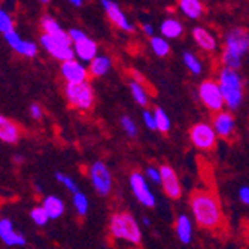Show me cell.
Segmentation results:
<instances>
[{"label":"cell","mask_w":249,"mask_h":249,"mask_svg":"<svg viewBox=\"0 0 249 249\" xmlns=\"http://www.w3.org/2000/svg\"><path fill=\"white\" fill-rule=\"evenodd\" d=\"M190 208L196 224L203 230H215L224 221L218 198L209 191H196L190 198Z\"/></svg>","instance_id":"6da1fadb"},{"label":"cell","mask_w":249,"mask_h":249,"mask_svg":"<svg viewBox=\"0 0 249 249\" xmlns=\"http://www.w3.org/2000/svg\"><path fill=\"white\" fill-rule=\"evenodd\" d=\"M224 51H222V63L224 67L229 69H240L242 58L246 53H249V32L243 27L231 29L224 39Z\"/></svg>","instance_id":"7a4b0ae2"},{"label":"cell","mask_w":249,"mask_h":249,"mask_svg":"<svg viewBox=\"0 0 249 249\" xmlns=\"http://www.w3.org/2000/svg\"><path fill=\"white\" fill-rule=\"evenodd\" d=\"M109 233L110 236L131 245L142 243V231L139 222L128 212H117L109 219Z\"/></svg>","instance_id":"3957f363"},{"label":"cell","mask_w":249,"mask_h":249,"mask_svg":"<svg viewBox=\"0 0 249 249\" xmlns=\"http://www.w3.org/2000/svg\"><path fill=\"white\" fill-rule=\"evenodd\" d=\"M218 84L224 96L225 106L230 110H236L243 102V82L237 71L222 67L218 73Z\"/></svg>","instance_id":"277c9868"},{"label":"cell","mask_w":249,"mask_h":249,"mask_svg":"<svg viewBox=\"0 0 249 249\" xmlns=\"http://www.w3.org/2000/svg\"><path fill=\"white\" fill-rule=\"evenodd\" d=\"M64 96L73 109L88 110L94 105V91L93 87L88 81L78 84H66L64 85Z\"/></svg>","instance_id":"5b68a950"},{"label":"cell","mask_w":249,"mask_h":249,"mask_svg":"<svg viewBox=\"0 0 249 249\" xmlns=\"http://www.w3.org/2000/svg\"><path fill=\"white\" fill-rule=\"evenodd\" d=\"M198 97L201 103L205 105L211 112H222V107L225 105L224 96L221 93V88L218 81L215 79H205L198 85Z\"/></svg>","instance_id":"8992f818"},{"label":"cell","mask_w":249,"mask_h":249,"mask_svg":"<svg viewBox=\"0 0 249 249\" xmlns=\"http://www.w3.org/2000/svg\"><path fill=\"white\" fill-rule=\"evenodd\" d=\"M216 131L208 123H197L190 130L191 143L201 151H211L216 145Z\"/></svg>","instance_id":"52a82bcc"},{"label":"cell","mask_w":249,"mask_h":249,"mask_svg":"<svg viewBox=\"0 0 249 249\" xmlns=\"http://www.w3.org/2000/svg\"><path fill=\"white\" fill-rule=\"evenodd\" d=\"M88 176L91 185L99 196H107L112 190V175L109 167L103 161H96L89 166Z\"/></svg>","instance_id":"ba28073f"},{"label":"cell","mask_w":249,"mask_h":249,"mask_svg":"<svg viewBox=\"0 0 249 249\" xmlns=\"http://www.w3.org/2000/svg\"><path fill=\"white\" fill-rule=\"evenodd\" d=\"M40 45L53 58H55L61 63L75 60V51H73L72 43H69V42H63V40L54 39L48 35H42Z\"/></svg>","instance_id":"9c48e42d"},{"label":"cell","mask_w":249,"mask_h":249,"mask_svg":"<svg viewBox=\"0 0 249 249\" xmlns=\"http://www.w3.org/2000/svg\"><path fill=\"white\" fill-rule=\"evenodd\" d=\"M128 185L131 188L133 196L136 197L141 205H143L145 208H154L155 206V196L154 193L149 190V185L146 182L145 176L141 172H133L130 175L128 179Z\"/></svg>","instance_id":"30bf717a"},{"label":"cell","mask_w":249,"mask_h":249,"mask_svg":"<svg viewBox=\"0 0 249 249\" xmlns=\"http://www.w3.org/2000/svg\"><path fill=\"white\" fill-rule=\"evenodd\" d=\"M160 172H161V187L166 196L173 200L180 198V196H182V185H180V180L175 169L169 164H161Z\"/></svg>","instance_id":"8fae6325"},{"label":"cell","mask_w":249,"mask_h":249,"mask_svg":"<svg viewBox=\"0 0 249 249\" xmlns=\"http://www.w3.org/2000/svg\"><path fill=\"white\" fill-rule=\"evenodd\" d=\"M61 76L66 79V84H78V82H87L89 73L88 67H85L78 60H71L61 63Z\"/></svg>","instance_id":"7c38bea8"},{"label":"cell","mask_w":249,"mask_h":249,"mask_svg":"<svg viewBox=\"0 0 249 249\" xmlns=\"http://www.w3.org/2000/svg\"><path fill=\"white\" fill-rule=\"evenodd\" d=\"M102 6L107 15V18L110 19V22L114 26H117L118 29L124 30V32H134V26L128 21V18L125 17V14L121 11L120 5L115 2H110V0H103Z\"/></svg>","instance_id":"4fadbf2b"},{"label":"cell","mask_w":249,"mask_h":249,"mask_svg":"<svg viewBox=\"0 0 249 249\" xmlns=\"http://www.w3.org/2000/svg\"><path fill=\"white\" fill-rule=\"evenodd\" d=\"M5 36V40L9 47L19 55H24L27 58H33L36 54H37V45L35 42H30V40H26L22 39L17 32H12V33H8V35H3Z\"/></svg>","instance_id":"5bb4252c"},{"label":"cell","mask_w":249,"mask_h":249,"mask_svg":"<svg viewBox=\"0 0 249 249\" xmlns=\"http://www.w3.org/2000/svg\"><path fill=\"white\" fill-rule=\"evenodd\" d=\"M0 239L6 246H24L27 243L26 236L14 229V224L8 218L0 219Z\"/></svg>","instance_id":"9a60e30c"},{"label":"cell","mask_w":249,"mask_h":249,"mask_svg":"<svg viewBox=\"0 0 249 249\" xmlns=\"http://www.w3.org/2000/svg\"><path fill=\"white\" fill-rule=\"evenodd\" d=\"M212 127H213V130L216 131L218 136H221V138H224V139H227L234 131L236 120H234L231 112L222 110V112H218V114L213 117Z\"/></svg>","instance_id":"2e32d148"},{"label":"cell","mask_w":249,"mask_h":249,"mask_svg":"<svg viewBox=\"0 0 249 249\" xmlns=\"http://www.w3.org/2000/svg\"><path fill=\"white\" fill-rule=\"evenodd\" d=\"M40 26H42V30H43V35H48L54 39H58V40H63V42H69L72 43V39L69 36V32H66L55 18L50 17V15H43L42 19H40Z\"/></svg>","instance_id":"e0dca14e"},{"label":"cell","mask_w":249,"mask_h":249,"mask_svg":"<svg viewBox=\"0 0 249 249\" xmlns=\"http://www.w3.org/2000/svg\"><path fill=\"white\" fill-rule=\"evenodd\" d=\"M73 51H75V57H78L81 61H88V63H91L99 55L97 43L89 37H85L73 43Z\"/></svg>","instance_id":"ac0fdd59"},{"label":"cell","mask_w":249,"mask_h":249,"mask_svg":"<svg viewBox=\"0 0 249 249\" xmlns=\"http://www.w3.org/2000/svg\"><path fill=\"white\" fill-rule=\"evenodd\" d=\"M193 39L194 42L198 45V47L203 50V51H208V53H212L216 50L218 47V42L215 39V36L205 27H194L193 32Z\"/></svg>","instance_id":"d6986e66"},{"label":"cell","mask_w":249,"mask_h":249,"mask_svg":"<svg viewBox=\"0 0 249 249\" xmlns=\"http://www.w3.org/2000/svg\"><path fill=\"white\" fill-rule=\"evenodd\" d=\"M21 130L17 123L8 120L6 117H0V139L5 143H17L19 141Z\"/></svg>","instance_id":"ffe728a7"},{"label":"cell","mask_w":249,"mask_h":249,"mask_svg":"<svg viewBox=\"0 0 249 249\" xmlns=\"http://www.w3.org/2000/svg\"><path fill=\"white\" fill-rule=\"evenodd\" d=\"M175 233L180 243L188 245L193 240V222L188 215L180 213L175 221Z\"/></svg>","instance_id":"44dd1931"},{"label":"cell","mask_w":249,"mask_h":249,"mask_svg":"<svg viewBox=\"0 0 249 249\" xmlns=\"http://www.w3.org/2000/svg\"><path fill=\"white\" fill-rule=\"evenodd\" d=\"M42 206L47 211L50 219H57L64 213V201L57 196H47L42 200Z\"/></svg>","instance_id":"7402d4cb"},{"label":"cell","mask_w":249,"mask_h":249,"mask_svg":"<svg viewBox=\"0 0 249 249\" xmlns=\"http://www.w3.org/2000/svg\"><path fill=\"white\" fill-rule=\"evenodd\" d=\"M160 33L164 39H176L184 33V26L176 18H166L160 26Z\"/></svg>","instance_id":"603a6c76"},{"label":"cell","mask_w":249,"mask_h":249,"mask_svg":"<svg viewBox=\"0 0 249 249\" xmlns=\"http://www.w3.org/2000/svg\"><path fill=\"white\" fill-rule=\"evenodd\" d=\"M112 67V61L107 55H97L88 66V73L94 76V78H100L105 76Z\"/></svg>","instance_id":"cb8c5ba5"},{"label":"cell","mask_w":249,"mask_h":249,"mask_svg":"<svg viewBox=\"0 0 249 249\" xmlns=\"http://www.w3.org/2000/svg\"><path fill=\"white\" fill-rule=\"evenodd\" d=\"M178 6L180 12L190 19H198L203 15V3L198 0H180Z\"/></svg>","instance_id":"d4e9b609"},{"label":"cell","mask_w":249,"mask_h":249,"mask_svg":"<svg viewBox=\"0 0 249 249\" xmlns=\"http://www.w3.org/2000/svg\"><path fill=\"white\" fill-rule=\"evenodd\" d=\"M149 47L152 53L158 57H167L170 53V45L163 36H154L149 40Z\"/></svg>","instance_id":"484cf974"},{"label":"cell","mask_w":249,"mask_h":249,"mask_svg":"<svg viewBox=\"0 0 249 249\" xmlns=\"http://www.w3.org/2000/svg\"><path fill=\"white\" fill-rule=\"evenodd\" d=\"M130 91H131V96H133V99H134L136 103L141 105V106H148L149 97H148L145 85L136 82V81H131L130 82Z\"/></svg>","instance_id":"4316f807"},{"label":"cell","mask_w":249,"mask_h":249,"mask_svg":"<svg viewBox=\"0 0 249 249\" xmlns=\"http://www.w3.org/2000/svg\"><path fill=\"white\" fill-rule=\"evenodd\" d=\"M154 117H155V125H157V131H160V133H169L170 130V118L169 115L166 114V110L161 109V107H155L154 109Z\"/></svg>","instance_id":"83f0119b"},{"label":"cell","mask_w":249,"mask_h":249,"mask_svg":"<svg viewBox=\"0 0 249 249\" xmlns=\"http://www.w3.org/2000/svg\"><path fill=\"white\" fill-rule=\"evenodd\" d=\"M182 60H184L185 67H187V69H188L193 75H200V73H201L203 66H201V63H200V60H198L193 53H190V51L184 53Z\"/></svg>","instance_id":"f1b7e54d"},{"label":"cell","mask_w":249,"mask_h":249,"mask_svg":"<svg viewBox=\"0 0 249 249\" xmlns=\"http://www.w3.org/2000/svg\"><path fill=\"white\" fill-rule=\"evenodd\" d=\"M72 203H73V208H75V211H76V213H78L79 216H85V215H87L88 206H89L87 194H84L82 191L73 194Z\"/></svg>","instance_id":"f546056e"},{"label":"cell","mask_w":249,"mask_h":249,"mask_svg":"<svg viewBox=\"0 0 249 249\" xmlns=\"http://www.w3.org/2000/svg\"><path fill=\"white\" fill-rule=\"evenodd\" d=\"M30 218H32V221H33L36 225H39V227H43V225H47L48 221H50V216H48L47 211L43 209L42 205H40V206H35V208L30 211Z\"/></svg>","instance_id":"4dcf8cb0"},{"label":"cell","mask_w":249,"mask_h":249,"mask_svg":"<svg viewBox=\"0 0 249 249\" xmlns=\"http://www.w3.org/2000/svg\"><path fill=\"white\" fill-rule=\"evenodd\" d=\"M55 179L58 180V182L66 188V190H69L72 194H76V193H79V188H78V184L73 180V178L72 176H69V175H66V173H63V172H55Z\"/></svg>","instance_id":"1f68e13d"},{"label":"cell","mask_w":249,"mask_h":249,"mask_svg":"<svg viewBox=\"0 0 249 249\" xmlns=\"http://www.w3.org/2000/svg\"><path fill=\"white\" fill-rule=\"evenodd\" d=\"M0 32H2L3 35L15 32V29H14V19H12V17L5 9L0 11Z\"/></svg>","instance_id":"d6a6232c"},{"label":"cell","mask_w":249,"mask_h":249,"mask_svg":"<svg viewBox=\"0 0 249 249\" xmlns=\"http://www.w3.org/2000/svg\"><path fill=\"white\" fill-rule=\"evenodd\" d=\"M120 123H121V127H123V130L125 131V134L128 136V138H136V136H138V125H136V123L128 115L121 117Z\"/></svg>","instance_id":"836d02e7"},{"label":"cell","mask_w":249,"mask_h":249,"mask_svg":"<svg viewBox=\"0 0 249 249\" xmlns=\"http://www.w3.org/2000/svg\"><path fill=\"white\" fill-rule=\"evenodd\" d=\"M145 176L154 184H161V172H160V169H157L154 166H149L145 170Z\"/></svg>","instance_id":"e575fe53"},{"label":"cell","mask_w":249,"mask_h":249,"mask_svg":"<svg viewBox=\"0 0 249 249\" xmlns=\"http://www.w3.org/2000/svg\"><path fill=\"white\" fill-rule=\"evenodd\" d=\"M142 118H143V123L145 125L149 128V130H157V125H155V117H154V112H149V110H145L142 114Z\"/></svg>","instance_id":"d590c367"},{"label":"cell","mask_w":249,"mask_h":249,"mask_svg":"<svg viewBox=\"0 0 249 249\" xmlns=\"http://www.w3.org/2000/svg\"><path fill=\"white\" fill-rule=\"evenodd\" d=\"M69 36H71V39H72V43H76V42H79V40L88 37L87 33H84V32L79 30V29H71V30H69Z\"/></svg>","instance_id":"8d00e7d4"},{"label":"cell","mask_w":249,"mask_h":249,"mask_svg":"<svg viewBox=\"0 0 249 249\" xmlns=\"http://www.w3.org/2000/svg\"><path fill=\"white\" fill-rule=\"evenodd\" d=\"M30 115L35 120H40L43 117V109L40 107V105H37V103H32L30 105Z\"/></svg>","instance_id":"74e56055"},{"label":"cell","mask_w":249,"mask_h":249,"mask_svg":"<svg viewBox=\"0 0 249 249\" xmlns=\"http://www.w3.org/2000/svg\"><path fill=\"white\" fill-rule=\"evenodd\" d=\"M239 198L243 205H248L249 206V187L248 185H243L239 188Z\"/></svg>","instance_id":"f35d334b"},{"label":"cell","mask_w":249,"mask_h":249,"mask_svg":"<svg viewBox=\"0 0 249 249\" xmlns=\"http://www.w3.org/2000/svg\"><path fill=\"white\" fill-rule=\"evenodd\" d=\"M142 30H143V33H145L146 36L154 37V27H152L151 24H148V22H145V24L142 26Z\"/></svg>","instance_id":"ab89813d"},{"label":"cell","mask_w":249,"mask_h":249,"mask_svg":"<svg viewBox=\"0 0 249 249\" xmlns=\"http://www.w3.org/2000/svg\"><path fill=\"white\" fill-rule=\"evenodd\" d=\"M72 6H76V8H81L82 5H84V2H82V0H71V2H69Z\"/></svg>","instance_id":"60d3db41"},{"label":"cell","mask_w":249,"mask_h":249,"mask_svg":"<svg viewBox=\"0 0 249 249\" xmlns=\"http://www.w3.org/2000/svg\"><path fill=\"white\" fill-rule=\"evenodd\" d=\"M14 161H15V163H22V161H24V158L19 157V155H15V157H14Z\"/></svg>","instance_id":"b9f144b4"},{"label":"cell","mask_w":249,"mask_h":249,"mask_svg":"<svg viewBox=\"0 0 249 249\" xmlns=\"http://www.w3.org/2000/svg\"><path fill=\"white\" fill-rule=\"evenodd\" d=\"M142 222H143V225H149V224H151L149 218H146V216H143V218H142Z\"/></svg>","instance_id":"7bdbcfd3"}]
</instances>
